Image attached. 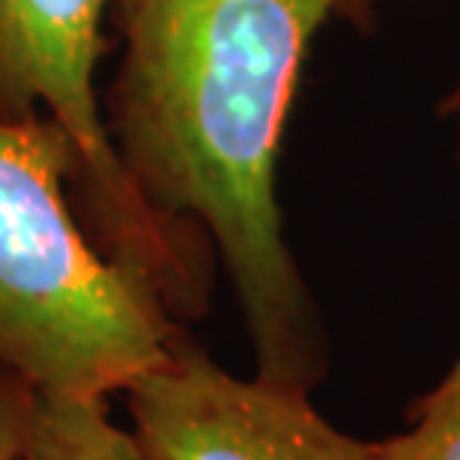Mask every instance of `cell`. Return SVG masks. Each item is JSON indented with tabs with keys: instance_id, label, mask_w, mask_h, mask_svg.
<instances>
[{
	"instance_id": "obj_1",
	"label": "cell",
	"mask_w": 460,
	"mask_h": 460,
	"mask_svg": "<svg viewBox=\"0 0 460 460\" xmlns=\"http://www.w3.org/2000/svg\"><path fill=\"white\" fill-rule=\"evenodd\" d=\"M353 0H117L105 128L155 213L200 230L254 374L314 389L329 335L284 234L279 153L314 36Z\"/></svg>"
},
{
	"instance_id": "obj_2",
	"label": "cell",
	"mask_w": 460,
	"mask_h": 460,
	"mask_svg": "<svg viewBox=\"0 0 460 460\" xmlns=\"http://www.w3.org/2000/svg\"><path fill=\"white\" fill-rule=\"evenodd\" d=\"M78 153L49 117H0V367L40 392H126L186 332L72 207Z\"/></svg>"
},
{
	"instance_id": "obj_3",
	"label": "cell",
	"mask_w": 460,
	"mask_h": 460,
	"mask_svg": "<svg viewBox=\"0 0 460 460\" xmlns=\"http://www.w3.org/2000/svg\"><path fill=\"white\" fill-rule=\"evenodd\" d=\"M117 0H0V117L54 119L78 153L72 207L108 261L189 326L207 314L216 252L146 204L108 137L96 72Z\"/></svg>"
},
{
	"instance_id": "obj_4",
	"label": "cell",
	"mask_w": 460,
	"mask_h": 460,
	"mask_svg": "<svg viewBox=\"0 0 460 460\" xmlns=\"http://www.w3.org/2000/svg\"><path fill=\"white\" fill-rule=\"evenodd\" d=\"M123 394L146 460H374V443L320 416L308 389L230 374L189 332Z\"/></svg>"
},
{
	"instance_id": "obj_5",
	"label": "cell",
	"mask_w": 460,
	"mask_h": 460,
	"mask_svg": "<svg viewBox=\"0 0 460 460\" xmlns=\"http://www.w3.org/2000/svg\"><path fill=\"white\" fill-rule=\"evenodd\" d=\"M18 460H146L132 430L114 425L108 398L31 392Z\"/></svg>"
},
{
	"instance_id": "obj_6",
	"label": "cell",
	"mask_w": 460,
	"mask_h": 460,
	"mask_svg": "<svg viewBox=\"0 0 460 460\" xmlns=\"http://www.w3.org/2000/svg\"><path fill=\"white\" fill-rule=\"evenodd\" d=\"M410 419L407 430L374 443V460H460V385H434Z\"/></svg>"
},
{
	"instance_id": "obj_7",
	"label": "cell",
	"mask_w": 460,
	"mask_h": 460,
	"mask_svg": "<svg viewBox=\"0 0 460 460\" xmlns=\"http://www.w3.org/2000/svg\"><path fill=\"white\" fill-rule=\"evenodd\" d=\"M33 385L0 367V460H18Z\"/></svg>"
},
{
	"instance_id": "obj_8",
	"label": "cell",
	"mask_w": 460,
	"mask_h": 460,
	"mask_svg": "<svg viewBox=\"0 0 460 460\" xmlns=\"http://www.w3.org/2000/svg\"><path fill=\"white\" fill-rule=\"evenodd\" d=\"M437 117L439 119H457V123H460V66L455 72V81L446 87V93L439 96Z\"/></svg>"
},
{
	"instance_id": "obj_9",
	"label": "cell",
	"mask_w": 460,
	"mask_h": 460,
	"mask_svg": "<svg viewBox=\"0 0 460 460\" xmlns=\"http://www.w3.org/2000/svg\"><path fill=\"white\" fill-rule=\"evenodd\" d=\"M457 155H460V128H457ZM437 385H460V353L455 356L452 367H448L446 376H443V380H439Z\"/></svg>"
},
{
	"instance_id": "obj_10",
	"label": "cell",
	"mask_w": 460,
	"mask_h": 460,
	"mask_svg": "<svg viewBox=\"0 0 460 460\" xmlns=\"http://www.w3.org/2000/svg\"><path fill=\"white\" fill-rule=\"evenodd\" d=\"M353 4H356V9H362V0H353Z\"/></svg>"
}]
</instances>
